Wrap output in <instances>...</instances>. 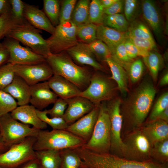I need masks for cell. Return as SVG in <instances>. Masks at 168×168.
<instances>
[{
    "instance_id": "6da1fadb",
    "label": "cell",
    "mask_w": 168,
    "mask_h": 168,
    "mask_svg": "<svg viewBox=\"0 0 168 168\" xmlns=\"http://www.w3.org/2000/svg\"><path fill=\"white\" fill-rule=\"evenodd\" d=\"M139 86L125 110L126 121L122 125L121 136L142 126L155 98L156 91L152 83L145 82Z\"/></svg>"
},
{
    "instance_id": "7a4b0ae2",
    "label": "cell",
    "mask_w": 168,
    "mask_h": 168,
    "mask_svg": "<svg viewBox=\"0 0 168 168\" xmlns=\"http://www.w3.org/2000/svg\"><path fill=\"white\" fill-rule=\"evenodd\" d=\"M77 154L81 160V168H168L167 163L152 160L137 161L120 157L110 153H97L84 148Z\"/></svg>"
},
{
    "instance_id": "3957f363",
    "label": "cell",
    "mask_w": 168,
    "mask_h": 168,
    "mask_svg": "<svg viewBox=\"0 0 168 168\" xmlns=\"http://www.w3.org/2000/svg\"><path fill=\"white\" fill-rule=\"evenodd\" d=\"M53 75L61 76L78 87L82 91L88 86L92 73L86 67L76 63L66 51L51 53L46 58Z\"/></svg>"
},
{
    "instance_id": "277c9868",
    "label": "cell",
    "mask_w": 168,
    "mask_h": 168,
    "mask_svg": "<svg viewBox=\"0 0 168 168\" xmlns=\"http://www.w3.org/2000/svg\"><path fill=\"white\" fill-rule=\"evenodd\" d=\"M86 142L65 130H40L33 148L35 151L47 149L61 150L73 149L83 146Z\"/></svg>"
},
{
    "instance_id": "5b68a950",
    "label": "cell",
    "mask_w": 168,
    "mask_h": 168,
    "mask_svg": "<svg viewBox=\"0 0 168 168\" xmlns=\"http://www.w3.org/2000/svg\"><path fill=\"white\" fill-rule=\"evenodd\" d=\"M111 124L106 105L100 104L98 115L92 135L81 147L100 153H110Z\"/></svg>"
},
{
    "instance_id": "8992f818",
    "label": "cell",
    "mask_w": 168,
    "mask_h": 168,
    "mask_svg": "<svg viewBox=\"0 0 168 168\" xmlns=\"http://www.w3.org/2000/svg\"><path fill=\"white\" fill-rule=\"evenodd\" d=\"M40 31L25 20L13 27L7 37L17 40L46 58L51 53L46 40Z\"/></svg>"
},
{
    "instance_id": "52a82bcc",
    "label": "cell",
    "mask_w": 168,
    "mask_h": 168,
    "mask_svg": "<svg viewBox=\"0 0 168 168\" xmlns=\"http://www.w3.org/2000/svg\"><path fill=\"white\" fill-rule=\"evenodd\" d=\"M124 146L123 158L137 161L152 160L151 145L141 127L121 136Z\"/></svg>"
},
{
    "instance_id": "ba28073f",
    "label": "cell",
    "mask_w": 168,
    "mask_h": 168,
    "mask_svg": "<svg viewBox=\"0 0 168 168\" xmlns=\"http://www.w3.org/2000/svg\"><path fill=\"white\" fill-rule=\"evenodd\" d=\"M40 130L18 122L8 113L0 116V135L8 145L17 143L29 137L36 138Z\"/></svg>"
},
{
    "instance_id": "9c48e42d",
    "label": "cell",
    "mask_w": 168,
    "mask_h": 168,
    "mask_svg": "<svg viewBox=\"0 0 168 168\" xmlns=\"http://www.w3.org/2000/svg\"><path fill=\"white\" fill-rule=\"evenodd\" d=\"M35 137H27L12 145L6 152L0 154V166L3 168H16L36 159L33 148Z\"/></svg>"
},
{
    "instance_id": "30bf717a",
    "label": "cell",
    "mask_w": 168,
    "mask_h": 168,
    "mask_svg": "<svg viewBox=\"0 0 168 168\" xmlns=\"http://www.w3.org/2000/svg\"><path fill=\"white\" fill-rule=\"evenodd\" d=\"M77 29L71 21L60 23L56 26L54 33L46 40L51 53L66 51L77 44Z\"/></svg>"
},
{
    "instance_id": "8fae6325",
    "label": "cell",
    "mask_w": 168,
    "mask_h": 168,
    "mask_svg": "<svg viewBox=\"0 0 168 168\" xmlns=\"http://www.w3.org/2000/svg\"><path fill=\"white\" fill-rule=\"evenodd\" d=\"M110 79L97 72H93L88 86L82 91L79 96L88 99L95 105L110 100L114 91Z\"/></svg>"
},
{
    "instance_id": "7c38bea8",
    "label": "cell",
    "mask_w": 168,
    "mask_h": 168,
    "mask_svg": "<svg viewBox=\"0 0 168 168\" xmlns=\"http://www.w3.org/2000/svg\"><path fill=\"white\" fill-rule=\"evenodd\" d=\"M119 99L110 102L106 105L111 124L110 153L122 158L124 146L121 138L123 119L120 109Z\"/></svg>"
},
{
    "instance_id": "4fadbf2b",
    "label": "cell",
    "mask_w": 168,
    "mask_h": 168,
    "mask_svg": "<svg viewBox=\"0 0 168 168\" xmlns=\"http://www.w3.org/2000/svg\"><path fill=\"white\" fill-rule=\"evenodd\" d=\"M9 54L8 63L15 65H25L46 61V58L30 49L21 46L17 40L9 37H6L2 42Z\"/></svg>"
},
{
    "instance_id": "5bb4252c",
    "label": "cell",
    "mask_w": 168,
    "mask_h": 168,
    "mask_svg": "<svg viewBox=\"0 0 168 168\" xmlns=\"http://www.w3.org/2000/svg\"><path fill=\"white\" fill-rule=\"evenodd\" d=\"M14 70L15 74L22 78L30 86L48 81L53 75L46 61L36 63L15 65Z\"/></svg>"
},
{
    "instance_id": "9a60e30c",
    "label": "cell",
    "mask_w": 168,
    "mask_h": 168,
    "mask_svg": "<svg viewBox=\"0 0 168 168\" xmlns=\"http://www.w3.org/2000/svg\"><path fill=\"white\" fill-rule=\"evenodd\" d=\"M143 16L151 28L159 43L164 39V25L161 14L156 2L151 0L142 1Z\"/></svg>"
},
{
    "instance_id": "2e32d148",
    "label": "cell",
    "mask_w": 168,
    "mask_h": 168,
    "mask_svg": "<svg viewBox=\"0 0 168 168\" xmlns=\"http://www.w3.org/2000/svg\"><path fill=\"white\" fill-rule=\"evenodd\" d=\"M100 104L96 105L90 112L69 125L65 130L87 142L91 137L97 120Z\"/></svg>"
},
{
    "instance_id": "e0dca14e",
    "label": "cell",
    "mask_w": 168,
    "mask_h": 168,
    "mask_svg": "<svg viewBox=\"0 0 168 168\" xmlns=\"http://www.w3.org/2000/svg\"><path fill=\"white\" fill-rule=\"evenodd\" d=\"M66 100L68 105L62 118L69 125L89 113L96 105L88 99L80 96Z\"/></svg>"
},
{
    "instance_id": "ac0fdd59",
    "label": "cell",
    "mask_w": 168,
    "mask_h": 168,
    "mask_svg": "<svg viewBox=\"0 0 168 168\" xmlns=\"http://www.w3.org/2000/svg\"><path fill=\"white\" fill-rule=\"evenodd\" d=\"M30 86V103L39 110H42L58 98L50 89L48 81L39 82Z\"/></svg>"
},
{
    "instance_id": "d6986e66",
    "label": "cell",
    "mask_w": 168,
    "mask_h": 168,
    "mask_svg": "<svg viewBox=\"0 0 168 168\" xmlns=\"http://www.w3.org/2000/svg\"><path fill=\"white\" fill-rule=\"evenodd\" d=\"M66 52L78 65H88L96 71L104 70L103 66L98 62L87 44L78 42L77 44Z\"/></svg>"
},
{
    "instance_id": "ffe728a7",
    "label": "cell",
    "mask_w": 168,
    "mask_h": 168,
    "mask_svg": "<svg viewBox=\"0 0 168 168\" xmlns=\"http://www.w3.org/2000/svg\"><path fill=\"white\" fill-rule=\"evenodd\" d=\"M23 16L25 19L35 28L44 30L51 35L54 33L55 27L43 11L36 6L25 3Z\"/></svg>"
},
{
    "instance_id": "44dd1931",
    "label": "cell",
    "mask_w": 168,
    "mask_h": 168,
    "mask_svg": "<svg viewBox=\"0 0 168 168\" xmlns=\"http://www.w3.org/2000/svg\"><path fill=\"white\" fill-rule=\"evenodd\" d=\"M48 82L50 89L58 97L65 100L79 96L82 92L76 85L59 75L54 74Z\"/></svg>"
},
{
    "instance_id": "7402d4cb",
    "label": "cell",
    "mask_w": 168,
    "mask_h": 168,
    "mask_svg": "<svg viewBox=\"0 0 168 168\" xmlns=\"http://www.w3.org/2000/svg\"><path fill=\"white\" fill-rule=\"evenodd\" d=\"M10 114L16 120L25 124L31 125L38 129L43 130L47 127V124L38 117L36 109L32 105L17 106Z\"/></svg>"
},
{
    "instance_id": "603a6c76",
    "label": "cell",
    "mask_w": 168,
    "mask_h": 168,
    "mask_svg": "<svg viewBox=\"0 0 168 168\" xmlns=\"http://www.w3.org/2000/svg\"><path fill=\"white\" fill-rule=\"evenodd\" d=\"M2 90L16 99L19 106L30 103V86L22 78L16 74L11 83Z\"/></svg>"
},
{
    "instance_id": "cb8c5ba5",
    "label": "cell",
    "mask_w": 168,
    "mask_h": 168,
    "mask_svg": "<svg viewBox=\"0 0 168 168\" xmlns=\"http://www.w3.org/2000/svg\"><path fill=\"white\" fill-rule=\"evenodd\" d=\"M141 128L151 146L168 138V123L164 121L156 119L147 122Z\"/></svg>"
},
{
    "instance_id": "d4e9b609",
    "label": "cell",
    "mask_w": 168,
    "mask_h": 168,
    "mask_svg": "<svg viewBox=\"0 0 168 168\" xmlns=\"http://www.w3.org/2000/svg\"><path fill=\"white\" fill-rule=\"evenodd\" d=\"M96 37L108 46L111 52L128 36L126 32H120L102 24L97 25Z\"/></svg>"
},
{
    "instance_id": "484cf974",
    "label": "cell",
    "mask_w": 168,
    "mask_h": 168,
    "mask_svg": "<svg viewBox=\"0 0 168 168\" xmlns=\"http://www.w3.org/2000/svg\"><path fill=\"white\" fill-rule=\"evenodd\" d=\"M109 67L112 73L110 77L117 83L121 92L125 94L128 91V76L124 68L111 57L108 58L105 61Z\"/></svg>"
},
{
    "instance_id": "4316f807",
    "label": "cell",
    "mask_w": 168,
    "mask_h": 168,
    "mask_svg": "<svg viewBox=\"0 0 168 168\" xmlns=\"http://www.w3.org/2000/svg\"><path fill=\"white\" fill-rule=\"evenodd\" d=\"M36 159L41 168H60V150L47 149L35 151Z\"/></svg>"
},
{
    "instance_id": "83f0119b",
    "label": "cell",
    "mask_w": 168,
    "mask_h": 168,
    "mask_svg": "<svg viewBox=\"0 0 168 168\" xmlns=\"http://www.w3.org/2000/svg\"><path fill=\"white\" fill-rule=\"evenodd\" d=\"M89 0H80L76 3L71 21L78 27L90 23L89 19Z\"/></svg>"
},
{
    "instance_id": "f1b7e54d",
    "label": "cell",
    "mask_w": 168,
    "mask_h": 168,
    "mask_svg": "<svg viewBox=\"0 0 168 168\" xmlns=\"http://www.w3.org/2000/svg\"><path fill=\"white\" fill-rule=\"evenodd\" d=\"M142 58L153 79L156 81L159 72L163 64V59L162 56L158 52L153 50L150 51L148 55Z\"/></svg>"
},
{
    "instance_id": "f546056e",
    "label": "cell",
    "mask_w": 168,
    "mask_h": 168,
    "mask_svg": "<svg viewBox=\"0 0 168 168\" xmlns=\"http://www.w3.org/2000/svg\"><path fill=\"white\" fill-rule=\"evenodd\" d=\"M102 24L122 32H127L129 26L124 15L120 13L104 14Z\"/></svg>"
},
{
    "instance_id": "4dcf8cb0",
    "label": "cell",
    "mask_w": 168,
    "mask_h": 168,
    "mask_svg": "<svg viewBox=\"0 0 168 168\" xmlns=\"http://www.w3.org/2000/svg\"><path fill=\"white\" fill-rule=\"evenodd\" d=\"M151 159L161 163H167L168 161V138L158 141L152 146Z\"/></svg>"
},
{
    "instance_id": "1f68e13d",
    "label": "cell",
    "mask_w": 168,
    "mask_h": 168,
    "mask_svg": "<svg viewBox=\"0 0 168 168\" xmlns=\"http://www.w3.org/2000/svg\"><path fill=\"white\" fill-rule=\"evenodd\" d=\"M60 1L58 0H44V12L53 25L59 24Z\"/></svg>"
},
{
    "instance_id": "d6a6232c",
    "label": "cell",
    "mask_w": 168,
    "mask_h": 168,
    "mask_svg": "<svg viewBox=\"0 0 168 168\" xmlns=\"http://www.w3.org/2000/svg\"><path fill=\"white\" fill-rule=\"evenodd\" d=\"M96 30L97 25L90 22L77 27V39L80 42L88 44L97 39Z\"/></svg>"
},
{
    "instance_id": "836d02e7",
    "label": "cell",
    "mask_w": 168,
    "mask_h": 168,
    "mask_svg": "<svg viewBox=\"0 0 168 168\" xmlns=\"http://www.w3.org/2000/svg\"><path fill=\"white\" fill-rule=\"evenodd\" d=\"M61 163L60 168H79L81 160L73 149H67L60 150Z\"/></svg>"
},
{
    "instance_id": "e575fe53",
    "label": "cell",
    "mask_w": 168,
    "mask_h": 168,
    "mask_svg": "<svg viewBox=\"0 0 168 168\" xmlns=\"http://www.w3.org/2000/svg\"><path fill=\"white\" fill-rule=\"evenodd\" d=\"M126 32L135 37L154 40L148 27L141 21L132 22Z\"/></svg>"
},
{
    "instance_id": "d590c367",
    "label": "cell",
    "mask_w": 168,
    "mask_h": 168,
    "mask_svg": "<svg viewBox=\"0 0 168 168\" xmlns=\"http://www.w3.org/2000/svg\"><path fill=\"white\" fill-rule=\"evenodd\" d=\"M22 22L15 18L11 12L0 16V40L7 36L16 25Z\"/></svg>"
},
{
    "instance_id": "8d00e7d4",
    "label": "cell",
    "mask_w": 168,
    "mask_h": 168,
    "mask_svg": "<svg viewBox=\"0 0 168 168\" xmlns=\"http://www.w3.org/2000/svg\"><path fill=\"white\" fill-rule=\"evenodd\" d=\"M104 9L100 0H91L89 7V22L97 25L102 24L104 15Z\"/></svg>"
},
{
    "instance_id": "74e56055",
    "label": "cell",
    "mask_w": 168,
    "mask_h": 168,
    "mask_svg": "<svg viewBox=\"0 0 168 168\" xmlns=\"http://www.w3.org/2000/svg\"><path fill=\"white\" fill-rule=\"evenodd\" d=\"M87 44L97 59L105 61L107 58L111 57L109 47L101 40L96 39Z\"/></svg>"
},
{
    "instance_id": "f35d334b",
    "label": "cell",
    "mask_w": 168,
    "mask_h": 168,
    "mask_svg": "<svg viewBox=\"0 0 168 168\" xmlns=\"http://www.w3.org/2000/svg\"><path fill=\"white\" fill-rule=\"evenodd\" d=\"M36 112L39 118L50 126L53 129L65 130L69 125L62 117H49L45 110L42 111L36 109Z\"/></svg>"
},
{
    "instance_id": "ab89813d",
    "label": "cell",
    "mask_w": 168,
    "mask_h": 168,
    "mask_svg": "<svg viewBox=\"0 0 168 168\" xmlns=\"http://www.w3.org/2000/svg\"><path fill=\"white\" fill-rule=\"evenodd\" d=\"M111 56L114 61L120 64L124 68L127 65L133 61L128 56L124 44V42L121 43L111 51Z\"/></svg>"
},
{
    "instance_id": "60d3db41",
    "label": "cell",
    "mask_w": 168,
    "mask_h": 168,
    "mask_svg": "<svg viewBox=\"0 0 168 168\" xmlns=\"http://www.w3.org/2000/svg\"><path fill=\"white\" fill-rule=\"evenodd\" d=\"M17 105V101L11 95L0 90V116L10 113Z\"/></svg>"
},
{
    "instance_id": "b9f144b4",
    "label": "cell",
    "mask_w": 168,
    "mask_h": 168,
    "mask_svg": "<svg viewBox=\"0 0 168 168\" xmlns=\"http://www.w3.org/2000/svg\"><path fill=\"white\" fill-rule=\"evenodd\" d=\"M14 65L7 63L0 67V90H3L13 80L15 75Z\"/></svg>"
},
{
    "instance_id": "7bdbcfd3",
    "label": "cell",
    "mask_w": 168,
    "mask_h": 168,
    "mask_svg": "<svg viewBox=\"0 0 168 168\" xmlns=\"http://www.w3.org/2000/svg\"><path fill=\"white\" fill-rule=\"evenodd\" d=\"M131 82L135 83L142 77L144 71L143 63L140 59H138L129 63L125 68Z\"/></svg>"
},
{
    "instance_id": "ee69618b",
    "label": "cell",
    "mask_w": 168,
    "mask_h": 168,
    "mask_svg": "<svg viewBox=\"0 0 168 168\" xmlns=\"http://www.w3.org/2000/svg\"><path fill=\"white\" fill-rule=\"evenodd\" d=\"M77 2L76 0H63L60 1L59 24L71 21Z\"/></svg>"
},
{
    "instance_id": "f6af8a7d",
    "label": "cell",
    "mask_w": 168,
    "mask_h": 168,
    "mask_svg": "<svg viewBox=\"0 0 168 168\" xmlns=\"http://www.w3.org/2000/svg\"><path fill=\"white\" fill-rule=\"evenodd\" d=\"M139 2L137 0H126L124 1V16L129 22L133 21L140 12Z\"/></svg>"
},
{
    "instance_id": "bcb514c9",
    "label": "cell",
    "mask_w": 168,
    "mask_h": 168,
    "mask_svg": "<svg viewBox=\"0 0 168 168\" xmlns=\"http://www.w3.org/2000/svg\"><path fill=\"white\" fill-rule=\"evenodd\" d=\"M168 106V93L161 95L156 103L151 113L148 122L156 120L160 114Z\"/></svg>"
},
{
    "instance_id": "7dc6e473",
    "label": "cell",
    "mask_w": 168,
    "mask_h": 168,
    "mask_svg": "<svg viewBox=\"0 0 168 168\" xmlns=\"http://www.w3.org/2000/svg\"><path fill=\"white\" fill-rule=\"evenodd\" d=\"M68 105L66 100L58 98L54 103L53 107L49 110H45L50 117H62Z\"/></svg>"
},
{
    "instance_id": "c3c4849f",
    "label": "cell",
    "mask_w": 168,
    "mask_h": 168,
    "mask_svg": "<svg viewBox=\"0 0 168 168\" xmlns=\"http://www.w3.org/2000/svg\"><path fill=\"white\" fill-rule=\"evenodd\" d=\"M124 44L128 56L132 59H133L138 56L145 57L148 55L150 51L138 47L128 38L124 41Z\"/></svg>"
},
{
    "instance_id": "681fc988",
    "label": "cell",
    "mask_w": 168,
    "mask_h": 168,
    "mask_svg": "<svg viewBox=\"0 0 168 168\" xmlns=\"http://www.w3.org/2000/svg\"><path fill=\"white\" fill-rule=\"evenodd\" d=\"M127 34L128 38L134 45L142 49L150 51L156 48V45L154 40L138 38L132 36L127 33Z\"/></svg>"
},
{
    "instance_id": "f907efd6",
    "label": "cell",
    "mask_w": 168,
    "mask_h": 168,
    "mask_svg": "<svg viewBox=\"0 0 168 168\" xmlns=\"http://www.w3.org/2000/svg\"><path fill=\"white\" fill-rule=\"evenodd\" d=\"M11 7V12L14 17L20 22L25 19L23 13L25 3L21 0H10Z\"/></svg>"
},
{
    "instance_id": "816d5d0a",
    "label": "cell",
    "mask_w": 168,
    "mask_h": 168,
    "mask_svg": "<svg viewBox=\"0 0 168 168\" xmlns=\"http://www.w3.org/2000/svg\"><path fill=\"white\" fill-rule=\"evenodd\" d=\"M124 0H117L109 7L104 9V14L111 15L119 14L124 9Z\"/></svg>"
},
{
    "instance_id": "f5cc1de1",
    "label": "cell",
    "mask_w": 168,
    "mask_h": 168,
    "mask_svg": "<svg viewBox=\"0 0 168 168\" xmlns=\"http://www.w3.org/2000/svg\"><path fill=\"white\" fill-rule=\"evenodd\" d=\"M9 54L7 48L0 42V67L8 63Z\"/></svg>"
},
{
    "instance_id": "db71d44e",
    "label": "cell",
    "mask_w": 168,
    "mask_h": 168,
    "mask_svg": "<svg viewBox=\"0 0 168 168\" xmlns=\"http://www.w3.org/2000/svg\"><path fill=\"white\" fill-rule=\"evenodd\" d=\"M11 12L10 0H0V16Z\"/></svg>"
},
{
    "instance_id": "11a10c76",
    "label": "cell",
    "mask_w": 168,
    "mask_h": 168,
    "mask_svg": "<svg viewBox=\"0 0 168 168\" xmlns=\"http://www.w3.org/2000/svg\"><path fill=\"white\" fill-rule=\"evenodd\" d=\"M22 168H41L37 160L35 159L27 163Z\"/></svg>"
},
{
    "instance_id": "9f6ffc18",
    "label": "cell",
    "mask_w": 168,
    "mask_h": 168,
    "mask_svg": "<svg viewBox=\"0 0 168 168\" xmlns=\"http://www.w3.org/2000/svg\"><path fill=\"white\" fill-rule=\"evenodd\" d=\"M11 147L4 142L0 135V154L7 151Z\"/></svg>"
},
{
    "instance_id": "6f0895ef",
    "label": "cell",
    "mask_w": 168,
    "mask_h": 168,
    "mask_svg": "<svg viewBox=\"0 0 168 168\" xmlns=\"http://www.w3.org/2000/svg\"><path fill=\"white\" fill-rule=\"evenodd\" d=\"M156 119H160L168 122V106L160 114Z\"/></svg>"
},
{
    "instance_id": "680465c9",
    "label": "cell",
    "mask_w": 168,
    "mask_h": 168,
    "mask_svg": "<svg viewBox=\"0 0 168 168\" xmlns=\"http://www.w3.org/2000/svg\"><path fill=\"white\" fill-rule=\"evenodd\" d=\"M117 0H100V1L104 8L105 9L110 7Z\"/></svg>"
},
{
    "instance_id": "91938a15",
    "label": "cell",
    "mask_w": 168,
    "mask_h": 168,
    "mask_svg": "<svg viewBox=\"0 0 168 168\" xmlns=\"http://www.w3.org/2000/svg\"><path fill=\"white\" fill-rule=\"evenodd\" d=\"M168 83V73H166L160 80L159 85L161 86H165Z\"/></svg>"
},
{
    "instance_id": "94428289",
    "label": "cell",
    "mask_w": 168,
    "mask_h": 168,
    "mask_svg": "<svg viewBox=\"0 0 168 168\" xmlns=\"http://www.w3.org/2000/svg\"><path fill=\"white\" fill-rule=\"evenodd\" d=\"M0 168H3L1 167L0 166Z\"/></svg>"
}]
</instances>
